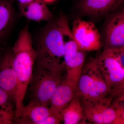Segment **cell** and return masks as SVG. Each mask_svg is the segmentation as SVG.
<instances>
[{
  "label": "cell",
  "instance_id": "6da1fadb",
  "mask_svg": "<svg viewBox=\"0 0 124 124\" xmlns=\"http://www.w3.org/2000/svg\"><path fill=\"white\" fill-rule=\"evenodd\" d=\"M11 50L13 55L14 68L17 81L15 99V116L17 118L24 106V97L32 77L36 57L28 27H24L20 31Z\"/></svg>",
  "mask_w": 124,
  "mask_h": 124
},
{
  "label": "cell",
  "instance_id": "7a4b0ae2",
  "mask_svg": "<svg viewBox=\"0 0 124 124\" xmlns=\"http://www.w3.org/2000/svg\"><path fill=\"white\" fill-rule=\"evenodd\" d=\"M48 23L35 48V64L50 70L65 67L64 44L60 27L56 19Z\"/></svg>",
  "mask_w": 124,
  "mask_h": 124
},
{
  "label": "cell",
  "instance_id": "3957f363",
  "mask_svg": "<svg viewBox=\"0 0 124 124\" xmlns=\"http://www.w3.org/2000/svg\"><path fill=\"white\" fill-rule=\"evenodd\" d=\"M124 49H105L94 59L111 97L124 95Z\"/></svg>",
  "mask_w": 124,
  "mask_h": 124
},
{
  "label": "cell",
  "instance_id": "277c9868",
  "mask_svg": "<svg viewBox=\"0 0 124 124\" xmlns=\"http://www.w3.org/2000/svg\"><path fill=\"white\" fill-rule=\"evenodd\" d=\"M35 65L29 85L31 100L49 107L51 97L64 77L66 67L50 70Z\"/></svg>",
  "mask_w": 124,
  "mask_h": 124
},
{
  "label": "cell",
  "instance_id": "5b68a950",
  "mask_svg": "<svg viewBox=\"0 0 124 124\" xmlns=\"http://www.w3.org/2000/svg\"><path fill=\"white\" fill-rule=\"evenodd\" d=\"M112 98L108 97L98 101L81 99L85 120L94 124H124L122 100L112 104Z\"/></svg>",
  "mask_w": 124,
  "mask_h": 124
},
{
  "label": "cell",
  "instance_id": "8992f818",
  "mask_svg": "<svg viewBox=\"0 0 124 124\" xmlns=\"http://www.w3.org/2000/svg\"><path fill=\"white\" fill-rule=\"evenodd\" d=\"M104 18L100 33L104 49L124 48V6Z\"/></svg>",
  "mask_w": 124,
  "mask_h": 124
},
{
  "label": "cell",
  "instance_id": "52a82bcc",
  "mask_svg": "<svg viewBox=\"0 0 124 124\" xmlns=\"http://www.w3.org/2000/svg\"><path fill=\"white\" fill-rule=\"evenodd\" d=\"M71 31L75 41L82 51H96L102 47L100 33L93 22L78 18L73 21Z\"/></svg>",
  "mask_w": 124,
  "mask_h": 124
},
{
  "label": "cell",
  "instance_id": "ba28073f",
  "mask_svg": "<svg viewBox=\"0 0 124 124\" xmlns=\"http://www.w3.org/2000/svg\"><path fill=\"white\" fill-rule=\"evenodd\" d=\"M124 0H78L76 6L81 14L92 18H105L124 6Z\"/></svg>",
  "mask_w": 124,
  "mask_h": 124
},
{
  "label": "cell",
  "instance_id": "9c48e42d",
  "mask_svg": "<svg viewBox=\"0 0 124 124\" xmlns=\"http://www.w3.org/2000/svg\"><path fill=\"white\" fill-rule=\"evenodd\" d=\"M13 61L11 49L1 53L0 55V87L15 101L17 81Z\"/></svg>",
  "mask_w": 124,
  "mask_h": 124
},
{
  "label": "cell",
  "instance_id": "30bf717a",
  "mask_svg": "<svg viewBox=\"0 0 124 124\" xmlns=\"http://www.w3.org/2000/svg\"><path fill=\"white\" fill-rule=\"evenodd\" d=\"M54 114L59 115L54 113L48 107L31 100L27 105L23 106L19 117L16 118V121L18 124H38L46 117Z\"/></svg>",
  "mask_w": 124,
  "mask_h": 124
},
{
  "label": "cell",
  "instance_id": "8fae6325",
  "mask_svg": "<svg viewBox=\"0 0 124 124\" xmlns=\"http://www.w3.org/2000/svg\"><path fill=\"white\" fill-rule=\"evenodd\" d=\"M77 85L63 78L55 89L50 102V108L54 113L61 115L62 111L76 94Z\"/></svg>",
  "mask_w": 124,
  "mask_h": 124
},
{
  "label": "cell",
  "instance_id": "7c38bea8",
  "mask_svg": "<svg viewBox=\"0 0 124 124\" xmlns=\"http://www.w3.org/2000/svg\"><path fill=\"white\" fill-rule=\"evenodd\" d=\"M20 15L28 20L37 22L52 21L53 14L45 3L42 0H34L19 5Z\"/></svg>",
  "mask_w": 124,
  "mask_h": 124
},
{
  "label": "cell",
  "instance_id": "4fadbf2b",
  "mask_svg": "<svg viewBox=\"0 0 124 124\" xmlns=\"http://www.w3.org/2000/svg\"><path fill=\"white\" fill-rule=\"evenodd\" d=\"M65 124H79L85 120L81 98L76 93L61 112Z\"/></svg>",
  "mask_w": 124,
  "mask_h": 124
},
{
  "label": "cell",
  "instance_id": "5bb4252c",
  "mask_svg": "<svg viewBox=\"0 0 124 124\" xmlns=\"http://www.w3.org/2000/svg\"><path fill=\"white\" fill-rule=\"evenodd\" d=\"M94 66L93 59L83 67L82 73L77 87L76 93L84 99L86 97L92 88L94 81Z\"/></svg>",
  "mask_w": 124,
  "mask_h": 124
},
{
  "label": "cell",
  "instance_id": "9a60e30c",
  "mask_svg": "<svg viewBox=\"0 0 124 124\" xmlns=\"http://www.w3.org/2000/svg\"><path fill=\"white\" fill-rule=\"evenodd\" d=\"M10 0H0V46L2 40L11 29L14 14Z\"/></svg>",
  "mask_w": 124,
  "mask_h": 124
},
{
  "label": "cell",
  "instance_id": "2e32d148",
  "mask_svg": "<svg viewBox=\"0 0 124 124\" xmlns=\"http://www.w3.org/2000/svg\"><path fill=\"white\" fill-rule=\"evenodd\" d=\"M94 66V81L92 88L84 99L91 101L101 100L106 97L110 91L103 77L95 65L93 59Z\"/></svg>",
  "mask_w": 124,
  "mask_h": 124
},
{
  "label": "cell",
  "instance_id": "e0dca14e",
  "mask_svg": "<svg viewBox=\"0 0 124 124\" xmlns=\"http://www.w3.org/2000/svg\"><path fill=\"white\" fill-rule=\"evenodd\" d=\"M11 98L8 93L0 87V107L2 110L12 114L11 106H10V101ZM13 116L7 115L0 111V118L3 119L7 124H11Z\"/></svg>",
  "mask_w": 124,
  "mask_h": 124
},
{
  "label": "cell",
  "instance_id": "ac0fdd59",
  "mask_svg": "<svg viewBox=\"0 0 124 124\" xmlns=\"http://www.w3.org/2000/svg\"><path fill=\"white\" fill-rule=\"evenodd\" d=\"M19 2V5L24 4L32 1L34 0H16Z\"/></svg>",
  "mask_w": 124,
  "mask_h": 124
},
{
  "label": "cell",
  "instance_id": "d6986e66",
  "mask_svg": "<svg viewBox=\"0 0 124 124\" xmlns=\"http://www.w3.org/2000/svg\"><path fill=\"white\" fill-rule=\"evenodd\" d=\"M42 0L44 1L46 4V3H51V2L55 1L56 0Z\"/></svg>",
  "mask_w": 124,
  "mask_h": 124
},
{
  "label": "cell",
  "instance_id": "ffe728a7",
  "mask_svg": "<svg viewBox=\"0 0 124 124\" xmlns=\"http://www.w3.org/2000/svg\"><path fill=\"white\" fill-rule=\"evenodd\" d=\"M7 124V122L3 120V119L0 118V124Z\"/></svg>",
  "mask_w": 124,
  "mask_h": 124
},
{
  "label": "cell",
  "instance_id": "44dd1931",
  "mask_svg": "<svg viewBox=\"0 0 124 124\" xmlns=\"http://www.w3.org/2000/svg\"><path fill=\"white\" fill-rule=\"evenodd\" d=\"M1 47L0 46V54H1V53H2V52H1Z\"/></svg>",
  "mask_w": 124,
  "mask_h": 124
}]
</instances>
